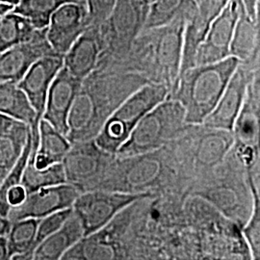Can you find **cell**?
I'll return each mask as SVG.
<instances>
[{"instance_id": "6da1fadb", "label": "cell", "mask_w": 260, "mask_h": 260, "mask_svg": "<svg viewBox=\"0 0 260 260\" xmlns=\"http://www.w3.org/2000/svg\"><path fill=\"white\" fill-rule=\"evenodd\" d=\"M146 83L149 81L135 73L96 68L75 95L68 118V140L73 144L94 139L114 110Z\"/></svg>"}, {"instance_id": "7a4b0ae2", "label": "cell", "mask_w": 260, "mask_h": 260, "mask_svg": "<svg viewBox=\"0 0 260 260\" xmlns=\"http://www.w3.org/2000/svg\"><path fill=\"white\" fill-rule=\"evenodd\" d=\"M187 21L181 17L165 26L143 30L125 57L110 68L138 74L149 82L164 84L171 93L179 76Z\"/></svg>"}, {"instance_id": "3957f363", "label": "cell", "mask_w": 260, "mask_h": 260, "mask_svg": "<svg viewBox=\"0 0 260 260\" xmlns=\"http://www.w3.org/2000/svg\"><path fill=\"white\" fill-rule=\"evenodd\" d=\"M239 61L230 56L219 62L189 68L180 74L170 98L180 103L187 124L202 125L212 112Z\"/></svg>"}, {"instance_id": "277c9868", "label": "cell", "mask_w": 260, "mask_h": 260, "mask_svg": "<svg viewBox=\"0 0 260 260\" xmlns=\"http://www.w3.org/2000/svg\"><path fill=\"white\" fill-rule=\"evenodd\" d=\"M189 127L192 126L186 122L182 105L169 96L137 123L116 156L126 157L156 151L179 138Z\"/></svg>"}, {"instance_id": "5b68a950", "label": "cell", "mask_w": 260, "mask_h": 260, "mask_svg": "<svg viewBox=\"0 0 260 260\" xmlns=\"http://www.w3.org/2000/svg\"><path fill=\"white\" fill-rule=\"evenodd\" d=\"M170 96V89L161 83L144 84L114 110L94 138L96 145L116 155L132 130L151 109Z\"/></svg>"}, {"instance_id": "8992f818", "label": "cell", "mask_w": 260, "mask_h": 260, "mask_svg": "<svg viewBox=\"0 0 260 260\" xmlns=\"http://www.w3.org/2000/svg\"><path fill=\"white\" fill-rule=\"evenodd\" d=\"M149 3V0H116L99 26L103 51L98 67L116 65L125 57L134 40L144 30Z\"/></svg>"}, {"instance_id": "52a82bcc", "label": "cell", "mask_w": 260, "mask_h": 260, "mask_svg": "<svg viewBox=\"0 0 260 260\" xmlns=\"http://www.w3.org/2000/svg\"><path fill=\"white\" fill-rule=\"evenodd\" d=\"M158 151V150H156ZM156 151L126 157L116 156L98 189L149 195L164 178V163Z\"/></svg>"}, {"instance_id": "ba28073f", "label": "cell", "mask_w": 260, "mask_h": 260, "mask_svg": "<svg viewBox=\"0 0 260 260\" xmlns=\"http://www.w3.org/2000/svg\"><path fill=\"white\" fill-rule=\"evenodd\" d=\"M147 197L146 194L94 189L80 193L73 210L81 223L85 237L103 231L118 214Z\"/></svg>"}, {"instance_id": "9c48e42d", "label": "cell", "mask_w": 260, "mask_h": 260, "mask_svg": "<svg viewBox=\"0 0 260 260\" xmlns=\"http://www.w3.org/2000/svg\"><path fill=\"white\" fill-rule=\"evenodd\" d=\"M116 155L100 148L94 140L74 143L62 161L66 181L80 193L98 189Z\"/></svg>"}, {"instance_id": "30bf717a", "label": "cell", "mask_w": 260, "mask_h": 260, "mask_svg": "<svg viewBox=\"0 0 260 260\" xmlns=\"http://www.w3.org/2000/svg\"><path fill=\"white\" fill-rule=\"evenodd\" d=\"M233 134L240 162L247 167L253 165L259 151V72L253 75L248 85Z\"/></svg>"}, {"instance_id": "8fae6325", "label": "cell", "mask_w": 260, "mask_h": 260, "mask_svg": "<svg viewBox=\"0 0 260 260\" xmlns=\"http://www.w3.org/2000/svg\"><path fill=\"white\" fill-rule=\"evenodd\" d=\"M243 10L242 0H229L198 48L195 66L219 62L231 56L230 49L234 28Z\"/></svg>"}, {"instance_id": "7c38bea8", "label": "cell", "mask_w": 260, "mask_h": 260, "mask_svg": "<svg viewBox=\"0 0 260 260\" xmlns=\"http://www.w3.org/2000/svg\"><path fill=\"white\" fill-rule=\"evenodd\" d=\"M89 26L86 3L67 2L52 13L46 31L47 41L55 53L64 56Z\"/></svg>"}, {"instance_id": "4fadbf2b", "label": "cell", "mask_w": 260, "mask_h": 260, "mask_svg": "<svg viewBox=\"0 0 260 260\" xmlns=\"http://www.w3.org/2000/svg\"><path fill=\"white\" fill-rule=\"evenodd\" d=\"M80 191L69 183L48 186L29 192L25 200L12 206L7 218L11 223L22 219H42L49 214L73 207Z\"/></svg>"}, {"instance_id": "5bb4252c", "label": "cell", "mask_w": 260, "mask_h": 260, "mask_svg": "<svg viewBox=\"0 0 260 260\" xmlns=\"http://www.w3.org/2000/svg\"><path fill=\"white\" fill-rule=\"evenodd\" d=\"M257 72H259V69H251L247 66L239 64L219 102L212 112L206 117L202 125L208 128L233 132L234 123L245 101L248 85Z\"/></svg>"}, {"instance_id": "9a60e30c", "label": "cell", "mask_w": 260, "mask_h": 260, "mask_svg": "<svg viewBox=\"0 0 260 260\" xmlns=\"http://www.w3.org/2000/svg\"><path fill=\"white\" fill-rule=\"evenodd\" d=\"M46 31L47 29L38 30L30 41L0 53V81L18 83L38 59L55 53L47 41Z\"/></svg>"}, {"instance_id": "2e32d148", "label": "cell", "mask_w": 260, "mask_h": 260, "mask_svg": "<svg viewBox=\"0 0 260 260\" xmlns=\"http://www.w3.org/2000/svg\"><path fill=\"white\" fill-rule=\"evenodd\" d=\"M63 66L64 56L61 54L50 53L43 56L29 68L18 82V86L26 94L40 121L45 111L50 85Z\"/></svg>"}, {"instance_id": "e0dca14e", "label": "cell", "mask_w": 260, "mask_h": 260, "mask_svg": "<svg viewBox=\"0 0 260 260\" xmlns=\"http://www.w3.org/2000/svg\"><path fill=\"white\" fill-rule=\"evenodd\" d=\"M82 80L62 68L50 85L42 119L62 134L68 133V118Z\"/></svg>"}, {"instance_id": "ac0fdd59", "label": "cell", "mask_w": 260, "mask_h": 260, "mask_svg": "<svg viewBox=\"0 0 260 260\" xmlns=\"http://www.w3.org/2000/svg\"><path fill=\"white\" fill-rule=\"evenodd\" d=\"M229 0H201L193 16L187 21L183 33L182 57L179 75L195 66L198 48L215 19L223 11Z\"/></svg>"}, {"instance_id": "d6986e66", "label": "cell", "mask_w": 260, "mask_h": 260, "mask_svg": "<svg viewBox=\"0 0 260 260\" xmlns=\"http://www.w3.org/2000/svg\"><path fill=\"white\" fill-rule=\"evenodd\" d=\"M32 149L29 157L38 169L62 163L71 149V142L67 136L54 128L46 120L41 119L39 128H32Z\"/></svg>"}, {"instance_id": "ffe728a7", "label": "cell", "mask_w": 260, "mask_h": 260, "mask_svg": "<svg viewBox=\"0 0 260 260\" xmlns=\"http://www.w3.org/2000/svg\"><path fill=\"white\" fill-rule=\"evenodd\" d=\"M103 47L99 26L90 25L64 55V68L83 80L99 65Z\"/></svg>"}, {"instance_id": "44dd1931", "label": "cell", "mask_w": 260, "mask_h": 260, "mask_svg": "<svg viewBox=\"0 0 260 260\" xmlns=\"http://www.w3.org/2000/svg\"><path fill=\"white\" fill-rule=\"evenodd\" d=\"M260 22L254 21L242 11L233 32L231 56L239 64L251 69H259Z\"/></svg>"}, {"instance_id": "7402d4cb", "label": "cell", "mask_w": 260, "mask_h": 260, "mask_svg": "<svg viewBox=\"0 0 260 260\" xmlns=\"http://www.w3.org/2000/svg\"><path fill=\"white\" fill-rule=\"evenodd\" d=\"M197 139L193 151L195 165L200 169H213L220 165L234 146L233 132L205 127Z\"/></svg>"}, {"instance_id": "603a6c76", "label": "cell", "mask_w": 260, "mask_h": 260, "mask_svg": "<svg viewBox=\"0 0 260 260\" xmlns=\"http://www.w3.org/2000/svg\"><path fill=\"white\" fill-rule=\"evenodd\" d=\"M84 237L80 221L75 213L57 232L41 242L33 252L32 259H62L63 255Z\"/></svg>"}, {"instance_id": "cb8c5ba5", "label": "cell", "mask_w": 260, "mask_h": 260, "mask_svg": "<svg viewBox=\"0 0 260 260\" xmlns=\"http://www.w3.org/2000/svg\"><path fill=\"white\" fill-rule=\"evenodd\" d=\"M0 112L32 127H39L36 112L16 82L0 81Z\"/></svg>"}, {"instance_id": "d4e9b609", "label": "cell", "mask_w": 260, "mask_h": 260, "mask_svg": "<svg viewBox=\"0 0 260 260\" xmlns=\"http://www.w3.org/2000/svg\"><path fill=\"white\" fill-rule=\"evenodd\" d=\"M40 219H22L11 223L7 233L9 259H32Z\"/></svg>"}, {"instance_id": "484cf974", "label": "cell", "mask_w": 260, "mask_h": 260, "mask_svg": "<svg viewBox=\"0 0 260 260\" xmlns=\"http://www.w3.org/2000/svg\"><path fill=\"white\" fill-rule=\"evenodd\" d=\"M197 6L195 0H152L144 30L165 26L181 17L189 20Z\"/></svg>"}, {"instance_id": "4316f807", "label": "cell", "mask_w": 260, "mask_h": 260, "mask_svg": "<svg viewBox=\"0 0 260 260\" xmlns=\"http://www.w3.org/2000/svg\"><path fill=\"white\" fill-rule=\"evenodd\" d=\"M39 29L31 21L12 10L0 17V53L30 41Z\"/></svg>"}, {"instance_id": "83f0119b", "label": "cell", "mask_w": 260, "mask_h": 260, "mask_svg": "<svg viewBox=\"0 0 260 260\" xmlns=\"http://www.w3.org/2000/svg\"><path fill=\"white\" fill-rule=\"evenodd\" d=\"M31 135V125L21 123L9 133L0 134V170L9 173L18 162Z\"/></svg>"}, {"instance_id": "f1b7e54d", "label": "cell", "mask_w": 260, "mask_h": 260, "mask_svg": "<svg viewBox=\"0 0 260 260\" xmlns=\"http://www.w3.org/2000/svg\"><path fill=\"white\" fill-rule=\"evenodd\" d=\"M62 183H67L62 163L45 169H38L34 166L30 157H28L27 163L20 179V184L25 188L27 193L40 188Z\"/></svg>"}, {"instance_id": "f546056e", "label": "cell", "mask_w": 260, "mask_h": 260, "mask_svg": "<svg viewBox=\"0 0 260 260\" xmlns=\"http://www.w3.org/2000/svg\"><path fill=\"white\" fill-rule=\"evenodd\" d=\"M117 252L99 233L85 236L63 255L62 259H114Z\"/></svg>"}, {"instance_id": "4dcf8cb0", "label": "cell", "mask_w": 260, "mask_h": 260, "mask_svg": "<svg viewBox=\"0 0 260 260\" xmlns=\"http://www.w3.org/2000/svg\"><path fill=\"white\" fill-rule=\"evenodd\" d=\"M198 195L208 201L225 216L241 221L240 208L243 206L240 192L233 186H216L199 192Z\"/></svg>"}, {"instance_id": "1f68e13d", "label": "cell", "mask_w": 260, "mask_h": 260, "mask_svg": "<svg viewBox=\"0 0 260 260\" xmlns=\"http://www.w3.org/2000/svg\"><path fill=\"white\" fill-rule=\"evenodd\" d=\"M68 0H19L12 11L27 18L33 26L42 30L47 29L52 13Z\"/></svg>"}, {"instance_id": "d6a6232c", "label": "cell", "mask_w": 260, "mask_h": 260, "mask_svg": "<svg viewBox=\"0 0 260 260\" xmlns=\"http://www.w3.org/2000/svg\"><path fill=\"white\" fill-rule=\"evenodd\" d=\"M249 187L251 190V211L248 221L244 224V236L248 243L253 259H259L260 256V201L258 189L255 187L251 176H249Z\"/></svg>"}, {"instance_id": "836d02e7", "label": "cell", "mask_w": 260, "mask_h": 260, "mask_svg": "<svg viewBox=\"0 0 260 260\" xmlns=\"http://www.w3.org/2000/svg\"><path fill=\"white\" fill-rule=\"evenodd\" d=\"M31 149H32V134L28 138L18 162L15 164L14 167L12 168V170L10 171L8 175L5 177L0 184V215L1 216H4V217L8 216L11 209V205L8 203V192L13 186L20 183L21 176H22L24 167L27 163Z\"/></svg>"}, {"instance_id": "e575fe53", "label": "cell", "mask_w": 260, "mask_h": 260, "mask_svg": "<svg viewBox=\"0 0 260 260\" xmlns=\"http://www.w3.org/2000/svg\"><path fill=\"white\" fill-rule=\"evenodd\" d=\"M73 207H70L63 210L56 211L54 213L49 214L46 217L40 219L36 234L35 249L41 242L45 240L52 233L57 232L68 221V219L73 215Z\"/></svg>"}, {"instance_id": "d590c367", "label": "cell", "mask_w": 260, "mask_h": 260, "mask_svg": "<svg viewBox=\"0 0 260 260\" xmlns=\"http://www.w3.org/2000/svg\"><path fill=\"white\" fill-rule=\"evenodd\" d=\"M115 2L116 0H85L89 12L90 25L100 26L109 15Z\"/></svg>"}, {"instance_id": "8d00e7d4", "label": "cell", "mask_w": 260, "mask_h": 260, "mask_svg": "<svg viewBox=\"0 0 260 260\" xmlns=\"http://www.w3.org/2000/svg\"><path fill=\"white\" fill-rule=\"evenodd\" d=\"M26 195H27V192L25 188L20 183L13 186L8 192V203L11 205V207L22 204V202L26 198Z\"/></svg>"}, {"instance_id": "74e56055", "label": "cell", "mask_w": 260, "mask_h": 260, "mask_svg": "<svg viewBox=\"0 0 260 260\" xmlns=\"http://www.w3.org/2000/svg\"><path fill=\"white\" fill-rule=\"evenodd\" d=\"M21 123L23 122L0 112V134L9 133L17 128Z\"/></svg>"}, {"instance_id": "f35d334b", "label": "cell", "mask_w": 260, "mask_h": 260, "mask_svg": "<svg viewBox=\"0 0 260 260\" xmlns=\"http://www.w3.org/2000/svg\"><path fill=\"white\" fill-rule=\"evenodd\" d=\"M7 259H9L7 237L6 236H0V260Z\"/></svg>"}, {"instance_id": "ab89813d", "label": "cell", "mask_w": 260, "mask_h": 260, "mask_svg": "<svg viewBox=\"0 0 260 260\" xmlns=\"http://www.w3.org/2000/svg\"><path fill=\"white\" fill-rule=\"evenodd\" d=\"M11 222L7 217L0 215V236H6L11 228Z\"/></svg>"}, {"instance_id": "60d3db41", "label": "cell", "mask_w": 260, "mask_h": 260, "mask_svg": "<svg viewBox=\"0 0 260 260\" xmlns=\"http://www.w3.org/2000/svg\"><path fill=\"white\" fill-rule=\"evenodd\" d=\"M14 6L9 5V4H4V3H0V16H3L4 14L8 13L9 11L13 9Z\"/></svg>"}, {"instance_id": "b9f144b4", "label": "cell", "mask_w": 260, "mask_h": 260, "mask_svg": "<svg viewBox=\"0 0 260 260\" xmlns=\"http://www.w3.org/2000/svg\"><path fill=\"white\" fill-rule=\"evenodd\" d=\"M19 0H0V3H4V4H9L12 6H15L16 4H18Z\"/></svg>"}, {"instance_id": "7bdbcfd3", "label": "cell", "mask_w": 260, "mask_h": 260, "mask_svg": "<svg viewBox=\"0 0 260 260\" xmlns=\"http://www.w3.org/2000/svg\"><path fill=\"white\" fill-rule=\"evenodd\" d=\"M8 175V173H6V172H3V171H1L0 170V184H1V182L3 181V179L5 178V177Z\"/></svg>"}, {"instance_id": "ee69618b", "label": "cell", "mask_w": 260, "mask_h": 260, "mask_svg": "<svg viewBox=\"0 0 260 260\" xmlns=\"http://www.w3.org/2000/svg\"><path fill=\"white\" fill-rule=\"evenodd\" d=\"M196 2H197V3H199V2H200V1H201V0H195Z\"/></svg>"}, {"instance_id": "f6af8a7d", "label": "cell", "mask_w": 260, "mask_h": 260, "mask_svg": "<svg viewBox=\"0 0 260 260\" xmlns=\"http://www.w3.org/2000/svg\"><path fill=\"white\" fill-rule=\"evenodd\" d=\"M0 17H1V16H0Z\"/></svg>"}]
</instances>
